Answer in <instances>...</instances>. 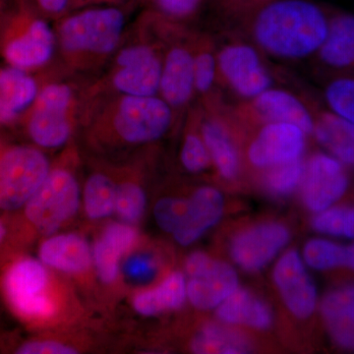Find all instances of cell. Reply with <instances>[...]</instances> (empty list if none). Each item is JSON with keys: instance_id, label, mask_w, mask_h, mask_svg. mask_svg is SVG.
Returning a JSON list of instances; mask_svg holds the SVG:
<instances>
[{"instance_id": "cell-1", "label": "cell", "mask_w": 354, "mask_h": 354, "mask_svg": "<svg viewBox=\"0 0 354 354\" xmlns=\"http://www.w3.org/2000/svg\"><path fill=\"white\" fill-rule=\"evenodd\" d=\"M221 20L220 31L235 32L270 59L290 64L313 59L330 27L329 10L311 0H268Z\"/></svg>"}, {"instance_id": "cell-2", "label": "cell", "mask_w": 354, "mask_h": 354, "mask_svg": "<svg viewBox=\"0 0 354 354\" xmlns=\"http://www.w3.org/2000/svg\"><path fill=\"white\" fill-rule=\"evenodd\" d=\"M216 39L218 84L228 102L248 101L288 81V74L248 39L227 31Z\"/></svg>"}, {"instance_id": "cell-3", "label": "cell", "mask_w": 354, "mask_h": 354, "mask_svg": "<svg viewBox=\"0 0 354 354\" xmlns=\"http://www.w3.org/2000/svg\"><path fill=\"white\" fill-rule=\"evenodd\" d=\"M230 111L241 129L270 122L297 125L310 137L313 131L311 95L305 91L274 86L248 101L230 102Z\"/></svg>"}, {"instance_id": "cell-4", "label": "cell", "mask_w": 354, "mask_h": 354, "mask_svg": "<svg viewBox=\"0 0 354 354\" xmlns=\"http://www.w3.org/2000/svg\"><path fill=\"white\" fill-rule=\"evenodd\" d=\"M124 25V13L120 9H88L64 21L59 29L60 41L70 53L106 55L118 46Z\"/></svg>"}, {"instance_id": "cell-5", "label": "cell", "mask_w": 354, "mask_h": 354, "mask_svg": "<svg viewBox=\"0 0 354 354\" xmlns=\"http://www.w3.org/2000/svg\"><path fill=\"white\" fill-rule=\"evenodd\" d=\"M201 111V132L212 165L223 180H236L242 167L241 134L230 102L221 100L204 104Z\"/></svg>"}, {"instance_id": "cell-6", "label": "cell", "mask_w": 354, "mask_h": 354, "mask_svg": "<svg viewBox=\"0 0 354 354\" xmlns=\"http://www.w3.org/2000/svg\"><path fill=\"white\" fill-rule=\"evenodd\" d=\"M79 202L75 177L65 169H55L26 203V215L39 232L50 234L75 215Z\"/></svg>"}, {"instance_id": "cell-7", "label": "cell", "mask_w": 354, "mask_h": 354, "mask_svg": "<svg viewBox=\"0 0 354 354\" xmlns=\"http://www.w3.org/2000/svg\"><path fill=\"white\" fill-rule=\"evenodd\" d=\"M239 129L242 135L249 137L247 162L259 171L304 158L310 137L297 125L288 122L264 123L250 129Z\"/></svg>"}, {"instance_id": "cell-8", "label": "cell", "mask_w": 354, "mask_h": 354, "mask_svg": "<svg viewBox=\"0 0 354 354\" xmlns=\"http://www.w3.org/2000/svg\"><path fill=\"white\" fill-rule=\"evenodd\" d=\"M50 174V164L36 149L18 147L0 158V208L15 209L29 201Z\"/></svg>"}, {"instance_id": "cell-9", "label": "cell", "mask_w": 354, "mask_h": 354, "mask_svg": "<svg viewBox=\"0 0 354 354\" xmlns=\"http://www.w3.org/2000/svg\"><path fill=\"white\" fill-rule=\"evenodd\" d=\"M174 113L160 97L125 95L113 115V127L128 143L156 141L169 131Z\"/></svg>"}, {"instance_id": "cell-10", "label": "cell", "mask_w": 354, "mask_h": 354, "mask_svg": "<svg viewBox=\"0 0 354 354\" xmlns=\"http://www.w3.org/2000/svg\"><path fill=\"white\" fill-rule=\"evenodd\" d=\"M185 271L189 277L187 297L195 308H216L239 288V277L232 266L204 252L188 256Z\"/></svg>"}, {"instance_id": "cell-11", "label": "cell", "mask_w": 354, "mask_h": 354, "mask_svg": "<svg viewBox=\"0 0 354 354\" xmlns=\"http://www.w3.org/2000/svg\"><path fill=\"white\" fill-rule=\"evenodd\" d=\"M71 101V88L64 84H51L39 93L29 123L30 135L38 145L53 149L66 143Z\"/></svg>"}, {"instance_id": "cell-12", "label": "cell", "mask_w": 354, "mask_h": 354, "mask_svg": "<svg viewBox=\"0 0 354 354\" xmlns=\"http://www.w3.org/2000/svg\"><path fill=\"white\" fill-rule=\"evenodd\" d=\"M344 167L328 153H315L307 158L300 187L302 202L309 211L322 212L344 196L349 183Z\"/></svg>"}, {"instance_id": "cell-13", "label": "cell", "mask_w": 354, "mask_h": 354, "mask_svg": "<svg viewBox=\"0 0 354 354\" xmlns=\"http://www.w3.org/2000/svg\"><path fill=\"white\" fill-rule=\"evenodd\" d=\"M118 70L113 75L116 90L132 97H152L160 92L162 59L148 44H136L121 50Z\"/></svg>"}, {"instance_id": "cell-14", "label": "cell", "mask_w": 354, "mask_h": 354, "mask_svg": "<svg viewBox=\"0 0 354 354\" xmlns=\"http://www.w3.org/2000/svg\"><path fill=\"white\" fill-rule=\"evenodd\" d=\"M48 272L38 261L16 263L6 277V290L14 308L32 318H48L55 314V304L44 295Z\"/></svg>"}, {"instance_id": "cell-15", "label": "cell", "mask_w": 354, "mask_h": 354, "mask_svg": "<svg viewBox=\"0 0 354 354\" xmlns=\"http://www.w3.org/2000/svg\"><path fill=\"white\" fill-rule=\"evenodd\" d=\"M290 230L279 223L252 225L239 232L230 243L235 264L246 272L265 268L290 241Z\"/></svg>"}, {"instance_id": "cell-16", "label": "cell", "mask_w": 354, "mask_h": 354, "mask_svg": "<svg viewBox=\"0 0 354 354\" xmlns=\"http://www.w3.org/2000/svg\"><path fill=\"white\" fill-rule=\"evenodd\" d=\"M274 285L293 316L307 319L317 306V290L304 261L295 250L286 251L274 266Z\"/></svg>"}, {"instance_id": "cell-17", "label": "cell", "mask_w": 354, "mask_h": 354, "mask_svg": "<svg viewBox=\"0 0 354 354\" xmlns=\"http://www.w3.org/2000/svg\"><path fill=\"white\" fill-rule=\"evenodd\" d=\"M194 94L196 91L193 46L174 44L162 59L158 95L174 113V111L185 108Z\"/></svg>"}, {"instance_id": "cell-18", "label": "cell", "mask_w": 354, "mask_h": 354, "mask_svg": "<svg viewBox=\"0 0 354 354\" xmlns=\"http://www.w3.org/2000/svg\"><path fill=\"white\" fill-rule=\"evenodd\" d=\"M327 38L313 59L323 71L354 75V14L330 11Z\"/></svg>"}, {"instance_id": "cell-19", "label": "cell", "mask_w": 354, "mask_h": 354, "mask_svg": "<svg viewBox=\"0 0 354 354\" xmlns=\"http://www.w3.org/2000/svg\"><path fill=\"white\" fill-rule=\"evenodd\" d=\"M313 113L312 137L328 153L348 167H354V125L322 106L311 95Z\"/></svg>"}, {"instance_id": "cell-20", "label": "cell", "mask_w": 354, "mask_h": 354, "mask_svg": "<svg viewBox=\"0 0 354 354\" xmlns=\"http://www.w3.org/2000/svg\"><path fill=\"white\" fill-rule=\"evenodd\" d=\"M223 212V198L220 191L211 186L199 188L188 200L187 212L174 232V239L183 246L194 243L221 220Z\"/></svg>"}, {"instance_id": "cell-21", "label": "cell", "mask_w": 354, "mask_h": 354, "mask_svg": "<svg viewBox=\"0 0 354 354\" xmlns=\"http://www.w3.org/2000/svg\"><path fill=\"white\" fill-rule=\"evenodd\" d=\"M320 312L333 341L354 351V285L330 290L321 302Z\"/></svg>"}, {"instance_id": "cell-22", "label": "cell", "mask_w": 354, "mask_h": 354, "mask_svg": "<svg viewBox=\"0 0 354 354\" xmlns=\"http://www.w3.org/2000/svg\"><path fill=\"white\" fill-rule=\"evenodd\" d=\"M55 44V35L48 23L35 20L24 35L6 46V59L21 69L39 67L53 57Z\"/></svg>"}, {"instance_id": "cell-23", "label": "cell", "mask_w": 354, "mask_h": 354, "mask_svg": "<svg viewBox=\"0 0 354 354\" xmlns=\"http://www.w3.org/2000/svg\"><path fill=\"white\" fill-rule=\"evenodd\" d=\"M218 320L227 325L268 330L274 322L270 305L245 288H237L216 307Z\"/></svg>"}, {"instance_id": "cell-24", "label": "cell", "mask_w": 354, "mask_h": 354, "mask_svg": "<svg viewBox=\"0 0 354 354\" xmlns=\"http://www.w3.org/2000/svg\"><path fill=\"white\" fill-rule=\"evenodd\" d=\"M39 258L44 264L58 271L78 274L88 269L93 254L87 241L80 235L59 234L41 244Z\"/></svg>"}, {"instance_id": "cell-25", "label": "cell", "mask_w": 354, "mask_h": 354, "mask_svg": "<svg viewBox=\"0 0 354 354\" xmlns=\"http://www.w3.org/2000/svg\"><path fill=\"white\" fill-rule=\"evenodd\" d=\"M38 85L24 69L9 67L0 72V122H8L36 102Z\"/></svg>"}, {"instance_id": "cell-26", "label": "cell", "mask_w": 354, "mask_h": 354, "mask_svg": "<svg viewBox=\"0 0 354 354\" xmlns=\"http://www.w3.org/2000/svg\"><path fill=\"white\" fill-rule=\"evenodd\" d=\"M194 57L195 91L201 97L203 104L227 100L218 84L216 39L203 35L193 44Z\"/></svg>"}, {"instance_id": "cell-27", "label": "cell", "mask_w": 354, "mask_h": 354, "mask_svg": "<svg viewBox=\"0 0 354 354\" xmlns=\"http://www.w3.org/2000/svg\"><path fill=\"white\" fill-rule=\"evenodd\" d=\"M187 297V283L181 272H171L153 290L142 291L133 299V307L143 316H155L180 308Z\"/></svg>"}, {"instance_id": "cell-28", "label": "cell", "mask_w": 354, "mask_h": 354, "mask_svg": "<svg viewBox=\"0 0 354 354\" xmlns=\"http://www.w3.org/2000/svg\"><path fill=\"white\" fill-rule=\"evenodd\" d=\"M209 323L191 342L193 353L200 354H241L252 351V344L247 335L227 324Z\"/></svg>"}, {"instance_id": "cell-29", "label": "cell", "mask_w": 354, "mask_h": 354, "mask_svg": "<svg viewBox=\"0 0 354 354\" xmlns=\"http://www.w3.org/2000/svg\"><path fill=\"white\" fill-rule=\"evenodd\" d=\"M116 187L104 174H94L88 179L84 189V207L93 220L106 218L115 208Z\"/></svg>"}, {"instance_id": "cell-30", "label": "cell", "mask_w": 354, "mask_h": 354, "mask_svg": "<svg viewBox=\"0 0 354 354\" xmlns=\"http://www.w3.org/2000/svg\"><path fill=\"white\" fill-rule=\"evenodd\" d=\"M304 167L305 160L302 158L266 169L261 176L263 187L272 196H288L301 184Z\"/></svg>"}, {"instance_id": "cell-31", "label": "cell", "mask_w": 354, "mask_h": 354, "mask_svg": "<svg viewBox=\"0 0 354 354\" xmlns=\"http://www.w3.org/2000/svg\"><path fill=\"white\" fill-rule=\"evenodd\" d=\"M323 97L328 109L354 125V75L330 76Z\"/></svg>"}, {"instance_id": "cell-32", "label": "cell", "mask_w": 354, "mask_h": 354, "mask_svg": "<svg viewBox=\"0 0 354 354\" xmlns=\"http://www.w3.org/2000/svg\"><path fill=\"white\" fill-rule=\"evenodd\" d=\"M346 246L327 239H311L305 244V263L317 271H329L346 266Z\"/></svg>"}, {"instance_id": "cell-33", "label": "cell", "mask_w": 354, "mask_h": 354, "mask_svg": "<svg viewBox=\"0 0 354 354\" xmlns=\"http://www.w3.org/2000/svg\"><path fill=\"white\" fill-rule=\"evenodd\" d=\"M311 225L320 234L354 239V207H330L317 213Z\"/></svg>"}, {"instance_id": "cell-34", "label": "cell", "mask_w": 354, "mask_h": 354, "mask_svg": "<svg viewBox=\"0 0 354 354\" xmlns=\"http://www.w3.org/2000/svg\"><path fill=\"white\" fill-rule=\"evenodd\" d=\"M180 160L184 169L192 174L207 171L213 165L208 148L203 138L201 120L198 123L196 129L186 133L181 148Z\"/></svg>"}, {"instance_id": "cell-35", "label": "cell", "mask_w": 354, "mask_h": 354, "mask_svg": "<svg viewBox=\"0 0 354 354\" xmlns=\"http://www.w3.org/2000/svg\"><path fill=\"white\" fill-rule=\"evenodd\" d=\"M146 195L135 183H123L116 187L115 208L121 220L135 223L141 220L146 209Z\"/></svg>"}, {"instance_id": "cell-36", "label": "cell", "mask_w": 354, "mask_h": 354, "mask_svg": "<svg viewBox=\"0 0 354 354\" xmlns=\"http://www.w3.org/2000/svg\"><path fill=\"white\" fill-rule=\"evenodd\" d=\"M92 254L95 269L102 281L109 283L118 278L120 261L124 254L120 248L102 236L95 242Z\"/></svg>"}, {"instance_id": "cell-37", "label": "cell", "mask_w": 354, "mask_h": 354, "mask_svg": "<svg viewBox=\"0 0 354 354\" xmlns=\"http://www.w3.org/2000/svg\"><path fill=\"white\" fill-rule=\"evenodd\" d=\"M188 209V200L167 197L156 204L153 214L158 227L165 232H174L183 223Z\"/></svg>"}, {"instance_id": "cell-38", "label": "cell", "mask_w": 354, "mask_h": 354, "mask_svg": "<svg viewBox=\"0 0 354 354\" xmlns=\"http://www.w3.org/2000/svg\"><path fill=\"white\" fill-rule=\"evenodd\" d=\"M158 12L174 21L187 20L196 15L206 0H153Z\"/></svg>"}, {"instance_id": "cell-39", "label": "cell", "mask_w": 354, "mask_h": 354, "mask_svg": "<svg viewBox=\"0 0 354 354\" xmlns=\"http://www.w3.org/2000/svg\"><path fill=\"white\" fill-rule=\"evenodd\" d=\"M124 271L134 281H150L157 272V264L149 256H135L127 261Z\"/></svg>"}, {"instance_id": "cell-40", "label": "cell", "mask_w": 354, "mask_h": 354, "mask_svg": "<svg viewBox=\"0 0 354 354\" xmlns=\"http://www.w3.org/2000/svg\"><path fill=\"white\" fill-rule=\"evenodd\" d=\"M20 354H75L77 351L71 346L53 341L28 342L18 349Z\"/></svg>"}, {"instance_id": "cell-41", "label": "cell", "mask_w": 354, "mask_h": 354, "mask_svg": "<svg viewBox=\"0 0 354 354\" xmlns=\"http://www.w3.org/2000/svg\"><path fill=\"white\" fill-rule=\"evenodd\" d=\"M268 0H220V16L230 15Z\"/></svg>"}, {"instance_id": "cell-42", "label": "cell", "mask_w": 354, "mask_h": 354, "mask_svg": "<svg viewBox=\"0 0 354 354\" xmlns=\"http://www.w3.org/2000/svg\"><path fill=\"white\" fill-rule=\"evenodd\" d=\"M37 1L43 10L51 14L62 13L70 3V0H37Z\"/></svg>"}, {"instance_id": "cell-43", "label": "cell", "mask_w": 354, "mask_h": 354, "mask_svg": "<svg viewBox=\"0 0 354 354\" xmlns=\"http://www.w3.org/2000/svg\"><path fill=\"white\" fill-rule=\"evenodd\" d=\"M346 266L344 267L354 272V242L346 246Z\"/></svg>"}, {"instance_id": "cell-44", "label": "cell", "mask_w": 354, "mask_h": 354, "mask_svg": "<svg viewBox=\"0 0 354 354\" xmlns=\"http://www.w3.org/2000/svg\"><path fill=\"white\" fill-rule=\"evenodd\" d=\"M4 234H6V230H4L3 225L0 223V241L3 239Z\"/></svg>"}]
</instances>
